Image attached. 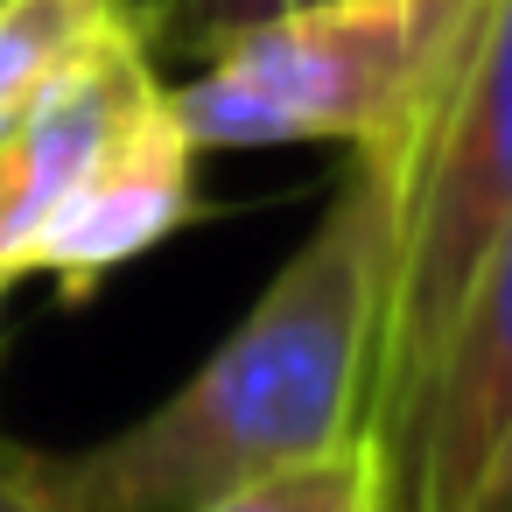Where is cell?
<instances>
[{
  "label": "cell",
  "instance_id": "cell-1",
  "mask_svg": "<svg viewBox=\"0 0 512 512\" xmlns=\"http://www.w3.org/2000/svg\"><path fill=\"white\" fill-rule=\"evenodd\" d=\"M393 239L400 183L351 169L267 295L162 407L71 456L22 449L50 512H197L232 484L358 435L386 330Z\"/></svg>",
  "mask_w": 512,
  "mask_h": 512
},
{
  "label": "cell",
  "instance_id": "cell-2",
  "mask_svg": "<svg viewBox=\"0 0 512 512\" xmlns=\"http://www.w3.org/2000/svg\"><path fill=\"white\" fill-rule=\"evenodd\" d=\"M484 0H309L218 43L169 106L197 148L337 141L407 190Z\"/></svg>",
  "mask_w": 512,
  "mask_h": 512
},
{
  "label": "cell",
  "instance_id": "cell-3",
  "mask_svg": "<svg viewBox=\"0 0 512 512\" xmlns=\"http://www.w3.org/2000/svg\"><path fill=\"white\" fill-rule=\"evenodd\" d=\"M505 225H512V0H484L456 85L400 190L386 330L365 393V428L386 442V456Z\"/></svg>",
  "mask_w": 512,
  "mask_h": 512
},
{
  "label": "cell",
  "instance_id": "cell-4",
  "mask_svg": "<svg viewBox=\"0 0 512 512\" xmlns=\"http://www.w3.org/2000/svg\"><path fill=\"white\" fill-rule=\"evenodd\" d=\"M169 99L141 15L106 29L71 71L0 141V281H29L43 232L78 204V190L134 141V127Z\"/></svg>",
  "mask_w": 512,
  "mask_h": 512
},
{
  "label": "cell",
  "instance_id": "cell-5",
  "mask_svg": "<svg viewBox=\"0 0 512 512\" xmlns=\"http://www.w3.org/2000/svg\"><path fill=\"white\" fill-rule=\"evenodd\" d=\"M512 428V225L477 267L393 442V512H470Z\"/></svg>",
  "mask_w": 512,
  "mask_h": 512
},
{
  "label": "cell",
  "instance_id": "cell-6",
  "mask_svg": "<svg viewBox=\"0 0 512 512\" xmlns=\"http://www.w3.org/2000/svg\"><path fill=\"white\" fill-rule=\"evenodd\" d=\"M197 141L183 134L176 106L162 99L134 141L78 190V204L43 232L29 281H50L64 302H92L120 267L155 253L197 218Z\"/></svg>",
  "mask_w": 512,
  "mask_h": 512
},
{
  "label": "cell",
  "instance_id": "cell-7",
  "mask_svg": "<svg viewBox=\"0 0 512 512\" xmlns=\"http://www.w3.org/2000/svg\"><path fill=\"white\" fill-rule=\"evenodd\" d=\"M127 15H141V0H0V141Z\"/></svg>",
  "mask_w": 512,
  "mask_h": 512
},
{
  "label": "cell",
  "instance_id": "cell-8",
  "mask_svg": "<svg viewBox=\"0 0 512 512\" xmlns=\"http://www.w3.org/2000/svg\"><path fill=\"white\" fill-rule=\"evenodd\" d=\"M197 512H393V456L372 428H358L302 463L232 484L225 498H211Z\"/></svg>",
  "mask_w": 512,
  "mask_h": 512
},
{
  "label": "cell",
  "instance_id": "cell-9",
  "mask_svg": "<svg viewBox=\"0 0 512 512\" xmlns=\"http://www.w3.org/2000/svg\"><path fill=\"white\" fill-rule=\"evenodd\" d=\"M288 8H309V0H141V29H148V50L162 57H211L218 43H232L239 29L253 22H274Z\"/></svg>",
  "mask_w": 512,
  "mask_h": 512
},
{
  "label": "cell",
  "instance_id": "cell-10",
  "mask_svg": "<svg viewBox=\"0 0 512 512\" xmlns=\"http://www.w3.org/2000/svg\"><path fill=\"white\" fill-rule=\"evenodd\" d=\"M0 512H50V498L36 491L22 449H0Z\"/></svg>",
  "mask_w": 512,
  "mask_h": 512
},
{
  "label": "cell",
  "instance_id": "cell-11",
  "mask_svg": "<svg viewBox=\"0 0 512 512\" xmlns=\"http://www.w3.org/2000/svg\"><path fill=\"white\" fill-rule=\"evenodd\" d=\"M470 512H512V428H505V442H498V456H491V470H484Z\"/></svg>",
  "mask_w": 512,
  "mask_h": 512
},
{
  "label": "cell",
  "instance_id": "cell-12",
  "mask_svg": "<svg viewBox=\"0 0 512 512\" xmlns=\"http://www.w3.org/2000/svg\"><path fill=\"white\" fill-rule=\"evenodd\" d=\"M0 288H8V281H0Z\"/></svg>",
  "mask_w": 512,
  "mask_h": 512
}]
</instances>
